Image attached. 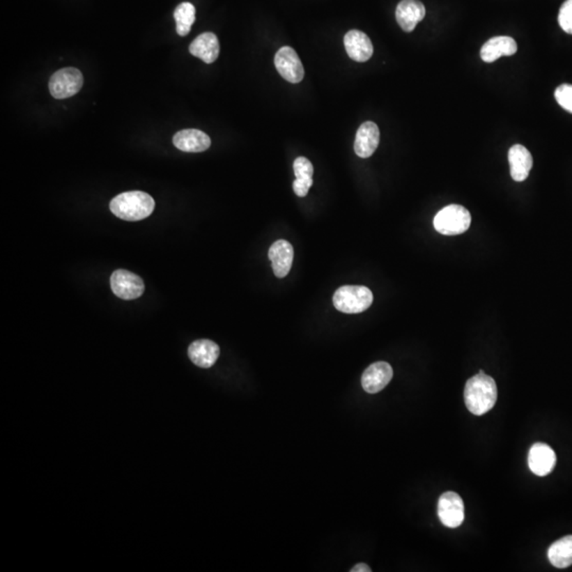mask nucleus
<instances>
[{
    "label": "nucleus",
    "mask_w": 572,
    "mask_h": 572,
    "mask_svg": "<svg viewBox=\"0 0 572 572\" xmlns=\"http://www.w3.org/2000/svg\"><path fill=\"white\" fill-rule=\"evenodd\" d=\"M438 516L447 528H458L464 520V504L455 492H445L438 502Z\"/></svg>",
    "instance_id": "nucleus-8"
},
{
    "label": "nucleus",
    "mask_w": 572,
    "mask_h": 572,
    "mask_svg": "<svg viewBox=\"0 0 572 572\" xmlns=\"http://www.w3.org/2000/svg\"><path fill=\"white\" fill-rule=\"evenodd\" d=\"M555 97L559 107L572 114V85L563 84L557 87Z\"/></svg>",
    "instance_id": "nucleus-22"
},
{
    "label": "nucleus",
    "mask_w": 572,
    "mask_h": 572,
    "mask_svg": "<svg viewBox=\"0 0 572 572\" xmlns=\"http://www.w3.org/2000/svg\"><path fill=\"white\" fill-rule=\"evenodd\" d=\"M173 144L183 152L201 153L210 148L211 139L199 130H183L175 134Z\"/></svg>",
    "instance_id": "nucleus-15"
},
{
    "label": "nucleus",
    "mask_w": 572,
    "mask_h": 572,
    "mask_svg": "<svg viewBox=\"0 0 572 572\" xmlns=\"http://www.w3.org/2000/svg\"><path fill=\"white\" fill-rule=\"evenodd\" d=\"M529 467L536 476H547L555 469L557 456L549 445L535 443L528 456Z\"/></svg>",
    "instance_id": "nucleus-10"
},
{
    "label": "nucleus",
    "mask_w": 572,
    "mask_h": 572,
    "mask_svg": "<svg viewBox=\"0 0 572 572\" xmlns=\"http://www.w3.org/2000/svg\"><path fill=\"white\" fill-rule=\"evenodd\" d=\"M348 56L355 62H367L373 54V45L367 34L360 30H351L343 38Z\"/></svg>",
    "instance_id": "nucleus-11"
},
{
    "label": "nucleus",
    "mask_w": 572,
    "mask_h": 572,
    "mask_svg": "<svg viewBox=\"0 0 572 572\" xmlns=\"http://www.w3.org/2000/svg\"><path fill=\"white\" fill-rule=\"evenodd\" d=\"M294 172L296 178H311L314 174V168L307 158L298 157L294 162Z\"/></svg>",
    "instance_id": "nucleus-24"
},
{
    "label": "nucleus",
    "mask_w": 572,
    "mask_h": 572,
    "mask_svg": "<svg viewBox=\"0 0 572 572\" xmlns=\"http://www.w3.org/2000/svg\"><path fill=\"white\" fill-rule=\"evenodd\" d=\"M559 24L566 33L572 34V0H566L559 9Z\"/></svg>",
    "instance_id": "nucleus-23"
},
{
    "label": "nucleus",
    "mask_w": 572,
    "mask_h": 572,
    "mask_svg": "<svg viewBox=\"0 0 572 572\" xmlns=\"http://www.w3.org/2000/svg\"><path fill=\"white\" fill-rule=\"evenodd\" d=\"M275 66L284 80L290 83L301 82L304 68L298 54L292 47L284 46L275 56Z\"/></svg>",
    "instance_id": "nucleus-7"
},
{
    "label": "nucleus",
    "mask_w": 572,
    "mask_h": 572,
    "mask_svg": "<svg viewBox=\"0 0 572 572\" xmlns=\"http://www.w3.org/2000/svg\"><path fill=\"white\" fill-rule=\"evenodd\" d=\"M82 72L79 69L68 67L60 69L50 77L49 91L56 99H67L77 95L83 86Z\"/></svg>",
    "instance_id": "nucleus-5"
},
{
    "label": "nucleus",
    "mask_w": 572,
    "mask_h": 572,
    "mask_svg": "<svg viewBox=\"0 0 572 572\" xmlns=\"http://www.w3.org/2000/svg\"><path fill=\"white\" fill-rule=\"evenodd\" d=\"M351 572H371V568L367 565V564L360 563L357 565L354 566L351 570Z\"/></svg>",
    "instance_id": "nucleus-26"
},
{
    "label": "nucleus",
    "mask_w": 572,
    "mask_h": 572,
    "mask_svg": "<svg viewBox=\"0 0 572 572\" xmlns=\"http://www.w3.org/2000/svg\"><path fill=\"white\" fill-rule=\"evenodd\" d=\"M392 376H394V370L388 362H374L362 374V388L368 394H378L390 382Z\"/></svg>",
    "instance_id": "nucleus-9"
},
{
    "label": "nucleus",
    "mask_w": 572,
    "mask_h": 572,
    "mask_svg": "<svg viewBox=\"0 0 572 572\" xmlns=\"http://www.w3.org/2000/svg\"><path fill=\"white\" fill-rule=\"evenodd\" d=\"M195 13L196 10L192 3H183L177 6L174 11V18L178 36H186L190 33L192 24L195 22Z\"/></svg>",
    "instance_id": "nucleus-21"
},
{
    "label": "nucleus",
    "mask_w": 572,
    "mask_h": 572,
    "mask_svg": "<svg viewBox=\"0 0 572 572\" xmlns=\"http://www.w3.org/2000/svg\"><path fill=\"white\" fill-rule=\"evenodd\" d=\"M111 291L123 300L139 298L144 293V280L137 275L125 270H118L111 277Z\"/></svg>",
    "instance_id": "nucleus-6"
},
{
    "label": "nucleus",
    "mask_w": 572,
    "mask_h": 572,
    "mask_svg": "<svg viewBox=\"0 0 572 572\" xmlns=\"http://www.w3.org/2000/svg\"><path fill=\"white\" fill-rule=\"evenodd\" d=\"M497 386L495 380L480 370L477 376L466 382L464 388V402L470 412L484 415L495 406L497 401Z\"/></svg>",
    "instance_id": "nucleus-1"
},
{
    "label": "nucleus",
    "mask_w": 572,
    "mask_h": 572,
    "mask_svg": "<svg viewBox=\"0 0 572 572\" xmlns=\"http://www.w3.org/2000/svg\"><path fill=\"white\" fill-rule=\"evenodd\" d=\"M511 176L515 181L526 180L533 167V158L528 148L515 144L509 150Z\"/></svg>",
    "instance_id": "nucleus-16"
},
{
    "label": "nucleus",
    "mask_w": 572,
    "mask_h": 572,
    "mask_svg": "<svg viewBox=\"0 0 572 572\" xmlns=\"http://www.w3.org/2000/svg\"><path fill=\"white\" fill-rule=\"evenodd\" d=\"M426 14L420 0H402L396 7V22L405 32H411Z\"/></svg>",
    "instance_id": "nucleus-14"
},
{
    "label": "nucleus",
    "mask_w": 572,
    "mask_h": 572,
    "mask_svg": "<svg viewBox=\"0 0 572 572\" xmlns=\"http://www.w3.org/2000/svg\"><path fill=\"white\" fill-rule=\"evenodd\" d=\"M471 213L460 205H449L443 208L433 219V227L445 235L464 233L471 226Z\"/></svg>",
    "instance_id": "nucleus-4"
},
{
    "label": "nucleus",
    "mask_w": 572,
    "mask_h": 572,
    "mask_svg": "<svg viewBox=\"0 0 572 572\" xmlns=\"http://www.w3.org/2000/svg\"><path fill=\"white\" fill-rule=\"evenodd\" d=\"M272 270L278 278H285L292 268L294 260V248L290 242L279 240L275 242L268 252Z\"/></svg>",
    "instance_id": "nucleus-13"
},
{
    "label": "nucleus",
    "mask_w": 572,
    "mask_h": 572,
    "mask_svg": "<svg viewBox=\"0 0 572 572\" xmlns=\"http://www.w3.org/2000/svg\"><path fill=\"white\" fill-rule=\"evenodd\" d=\"M517 52V44L510 36L490 38L480 50V56L486 63H493L502 56H511Z\"/></svg>",
    "instance_id": "nucleus-17"
},
{
    "label": "nucleus",
    "mask_w": 572,
    "mask_h": 572,
    "mask_svg": "<svg viewBox=\"0 0 572 572\" xmlns=\"http://www.w3.org/2000/svg\"><path fill=\"white\" fill-rule=\"evenodd\" d=\"M192 56L201 59L206 64H212L219 54V42L217 36L211 32H206L197 36L189 47Z\"/></svg>",
    "instance_id": "nucleus-19"
},
{
    "label": "nucleus",
    "mask_w": 572,
    "mask_h": 572,
    "mask_svg": "<svg viewBox=\"0 0 572 572\" xmlns=\"http://www.w3.org/2000/svg\"><path fill=\"white\" fill-rule=\"evenodd\" d=\"M188 354L194 365L201 368H210L219 358V347L209 339H199L191 343Z\"/></svg>",
    "instance_id": "nucleus-18"
},
{
    "label": "nucleus",
    "mask_w": 572,
    "mask_h": 572,
    "mask_svg": "<svg viewBox=\"0 0 572 572\" xmlns=\"http://www.w3.org/2000/svg\"><path fill=\"white\" fill-rule=\"evenodd\" d=\"M380 144V130L374 122L362 123L356 133L354 150L360 158H368L373 155Z\"/></svg>",
    "instance_id": "nucleus-12"
},
{
    "label": "nucleus",
    "mask_w": 572,
    "mask_h": 572,
    "mask_svg": "<svg viewBox=\"0 0 572 572\" xmlns=\"http://www.w3.org/2000/svg\"><path fill=\"white\" fill-rule=\"evenodd\" d=\"M311 185H313V178H296L293 183V189L298 196L304 197L309 193Z\"/></svg>",
    "instance_id": "nucleus-25"
},
{
    "label": "nucleus",
    "mask_w": 572,
    "mask_h": 572,
    "mask_svg": "<svg viewBox=\"0 0 572 572\" xmlns=\"http://www.w3.org/2000/svg\"><path fill=\"white\" fill-rule=\"evenodd\" d=\"M109 208L116 217L124 221H141L152 215L155 201L148 193L130 191L116 196Z\"/></svg>",
    "instance_id": "nucleus-2"
},
{
    "label": "nucleus",
    "mask_w": 572,
    "mask_h": 572,
    "mask_svg": "<svg viewBox=\"0 0 572 572\" xmlns=\"http://www.w3.org/2000/svg\"><path fill=\"white\" fill-rule=\"evenodd\" d=\"M548 559L557 568L572 565V535H567L553 543L548 550Z\"/></svg>",
    "instance_id": "nucleus-20"
},
{
    "label": "nucleus",
    "mask_w": 572,
    "mask_h": 572,
    "mask_svg": "<svg viewBox=\"0 0 572 572\" xmlns=\"http://www.w3.org/2000/svg\"><path fill=\"white\" fill-rule=\"evenodd\" d=\"M373 294L369 288L360 285H345L336 291L334 307L346 314H358L371 307Z\"/></svg>",
    "instance_id": "nucleus-3"
}]
</instances>
